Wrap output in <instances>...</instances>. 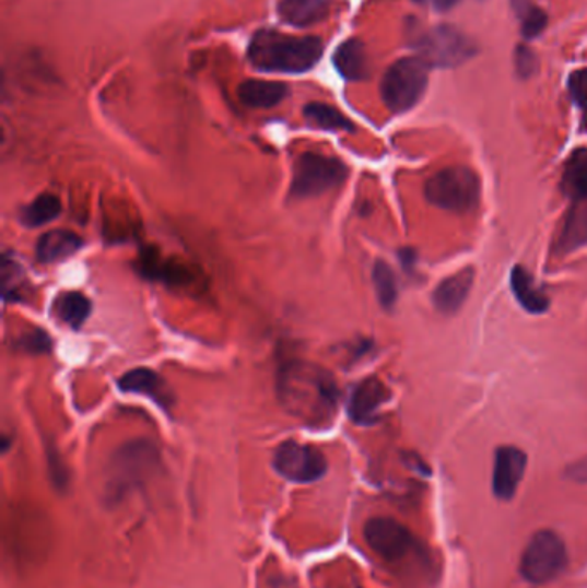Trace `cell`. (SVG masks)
I'll use <instances>...</instances> for the list:
<instances>
[{
	"mask_svg": "<svg viewBox=\"0 0 587 588\" xmlns=\"http://www.w3.org/2000/svg\"><path fill=\"white\" fill-rule=\"evenodd\" d=\"M278 395L281 403L296 419L313 427H326L338 410L337 380L325 368L314 363H284L278 372Z\"/></svg>",
	"mask_w": 587,
	"mask_h": 588,
	"instance_id": "6da1fadb",
	"label": "cell"
},
{
	"mask_svg": "<svg viewBox=\"0 0 587 588\" xmlns=\"http://www.w3.org/2000/svg\"><path fill=\"white\" fill-rule=\"evenodd\" d=\"M325 45L316 37H292L274 30H260L248 45V59L262 71L305 73L320 61Z\"/></svg>",
	"mask_w": 587,
	"mask_h": 588,
	"instance_id": "7a4b0ae2",
	"label": "cell"
},
{
	"mask_svg": "<svg viewBox=\"0 0 587 588\" xmlns=\"http://www.w3.org/2000/svg\"><path fill=\"white\" fill-rule=\"evenodd\" d=\"M425 200L436 209L470 214L481 202V179L469 167H446L427 179L424 186Z\"/></svg>",
	"mask_w": 587,
	"mask_h": 588,
	"instance_id": "3957f363",
	"label": "cell"
},
{
	"mask_svg": "<svg viewBox=\"0 0 587 588\" xmlns=\"http://www.w3.org/2000/svg\"><path fill=\"white\" fill-rule=\"evenodd\" d=\"M430 66L421 57H406L389 66L381 81V97L391 113L412 109L427 89Z\"/></svg>",
	"mask_w": 587,
	"mask_h": 588,
	"instance_id": "277c9868",
	"label": "cell"
},
{
	"mask_svg": "<svg viewBox=\"0 0 587 588\" xmlns=\"http://www.w3.org/2000/svg\"><path fill=\"white\" fill-rule=\"evenodd\" d=\"M413 49L425 64L434 68H457L476 56V44L454 26L439 25L413 38Z\"/></svg>",
	"mask_w": 587,
	"mask_h": 588,
	"instance_id": "5b68a950",
	"label": "cell"
},
{
	"mask_svg": "<svg viewBox=\"0 0 587 588\" xmlns=\"http://www.w3.org/2000/svg\"><path fill=\"white\" fill-rule=\"evenodd\" d=\"M349 176V167L340 158L326 155L302 154L293 164L292 198H313L334 190Z\"/></svg>",
	"mask_w": 587,
	"mask_h": 588,
	"instance_id": "8992f818",
	"label": "cell"
},
{
	"mask_svg": "<svg viewBox=\"0 0 587 588\" xmlns=\"http://www.w3.org/2000/svg\"><path fill=\"white\" fill-rule=\"evenodd\" d=\"M567 561V548L560 536L551 530H541L535 533L524 551L520 573L531 584H548L562 575Z\"/></svg>",
	"mask_w": 587,
	"mask_h": 588,
	"instance_id": "52a82bcc",
	"label": "cell"
},
{
	"mask_svg": "<svg viewBox=\"0 0 587 588\" xmlns=\"http://www.w3.org/2000/svg\"><path fill=\"white\" fill-rule=\"evenodd\" d=\"M275 472L295 484H310L328 472V461L319 449L308 444L286 440L274 452Z\"/></svg>",
	"mask_w": 587,
	"mask_h": 588,
	"instance_id": "ba28073f",
	"label": "cell"
},
{
	"mask_svg": "<svg viewBox=\"0 0 587 588\" xmlns=\"http://www.w3.org/2000/svg\"><path fill=\"white\" fill-rule=\"evenodd\" d=\"M157 461L154 446L145 440H134L126 444L114 456L110 467L109 491L122 492L137 485L146 473L151 472Z\"/></svg>",
	"mask_w": 587,
	"mask_h": 588,
	"instance_id": "9c48e42d",
	"label": "cell"
},
{
	"mask_svg": "<svg viewBox=\"0 0 587 588\" xmlns=\"http://www.w3.org/2000/svg\"><path fill=\"white\" fill-rule=\"evenodd\" d=\"M365 542L386 561H397L406 556L412 548V536L400 521L394 518H373L364 528Z\"/></svg>",
	"mask_w": 587,
	"mask_h": 588,
	"instance_id": "30bf717a",
	"label": "cell"
},
{
	"mask_svg": "<svg viewBox=\"0 0 587 588\" xmlns=\"http://www.w3.org/2000/svg\"><path fill=\"white\" fill-rule=\"evenodd\" d=\"M527 456L514 446H502L494 456L493 491L502 501H510L519 491L526 473Z\"/></svg>",
	"mask_w": 587,
	"mask_h": 588,
	"instance_id": "8fae6325",
	"label": "cell"
},
{
	"mask_svg": "<svg viewBox=\"0 0 587 588\" xmlns=\"http://www.w3.org/2000/svg\"><path fill=\"white\" fill-rule=\"evenodd\" d=\"M389 398L391 395L388 387L377 377L362 380L350 398V419L356 425H373L379 419V410L388 403Z\"/></svg>",
	"mask_w": 587,
	"mask_h": 588,
	"instance_id": "7c38bea8",
	"label": "cell"
},
{
	"mask_svg": "<svg viewBox=\"0 0 587 588\" xmlns=\"http://www.w3.org/2000/svg\"><path fill=\"white\" fill-rule=\"evenodd\" d=\"M118 384L122 392H137V395L146 396L166 410H169L175 403V396L171 395L166 383L151 368H133V371L126 372L119 377Z\"/></svg>",
	"mask_w": 587,
	"mask_h": 588,
	"instance_id": "4fadbf2b",
	"label": "cell"
},
{
	"mask_svg": "<svg viewBox=\"0 0 587 588\" xmlns=\"http://www.w3.org/2000/svg\"><path fill=\"white\" fill-rule=\"evenodd\" d=\"M474 269L472 267H466L457 274L450 275V278L443 279L439 282V286L434 290L433 302L437 311H442L443 315L457 314L466 303L467 296H469L472 284H474Z\"/></svg>",
	"mask_w": 587,
	"mask_h": 588,
	"instance_id": "5bb4252c",
	"label": "cell"
},
{
	"mask_svg": "<svg viewBox=\"0 0 587 588\" xmlns=\"http://www.w3.org/2000/svg\"><path fill=\"white\" fill-rule=\"evenodd\" d=\"M587 246V200H574V205L563 219L556 238V255H568Z\"/></svg>",
	"mask_w": 587,
	"mask_h": 588,
	"instance_id": "9a60e30c",
	"label": "cell"
},
{
	"mask_svg": "<svg viewBox=\"0 0 587 588\" xmlns=\"http://www.w3.org/2000/svg\"><path fill=\"white\" fill-rule=\"evenodd\" d=\"M83 239L73 231L54 230L37 243V258L42 263L62 262L82 248Z\"/></svg>",
	"mask_w": 587,
	"mask_h": 588,
	"instance_id": "2e32d148",
	"label": "cell"
},
{
	"mask_svg": "<svg viewBox=\"0 0 587 588\" xmlns=\"http://www.w3.org/2000/svg\"><path fill=\"white\" fill-rule=\"evenodd\" d=\"M287 95V86L278 81L247 80L239 85L238 97L248 107L269 109Z\"/></svg>",
	"mask_w": 587,
	"mask_h": 588,
	"instance_id": "e0dca14e",
	"label": "cell"
},
{
	"mask_svg": "<svg viewBox=\"0 0 587 588\" xmlns=\"http://www.w3.org/2000/svg\"><path fill=\"white\" fill-rule=\"evenodd\" d=\"M512 291L515 298L529 314H544L550 307L547 294L535 284V279L523 266H515L510 278Z\"/></svg>",
	"mask_w": 587,
	"mask_h": 588,
	"instance_id": "ac0fdd59",
	"label": "cell"
},
{
	"mask_svg": "<svg viewBox=\"0 0 587 588\" xmlns=\"http://www.w3.org/2000/svg\"><path fill=\"white\" fill-rule=\"evenodd\" d=\"M334 66H337L338 73L347 80H365L369 74V62H367L364 44L356 38L341 44L334 52Z\"/></svg>",
	"mask_w": 587,
	"mask_h": 588,
	"instance_id": "d6986e66",
	"label": "cell"
},
{
	"mask_svg": "<svg viewBox=\"0 0 587 588\" xmlns=\"http://www.w3.org/2000/svg\"><path fill=\"white\" fill-rule=\"evenodd\" d=\"M329 0H280L278 13L293 26H308L328 14Z\"/></svg>",
	"mask_w": 587,
	"mask_h": 588,
	"instance_id": "ffe728a7",
	"label": "cell"
},
{
	"mask_svg": "<svg viewBox=\"0 0 587 588\" xmlns=\"http://www.w3.org/2000/svg\"><path fill=\"white\" fill-rule=\"evenodd\" d=\"M54 314L66 326L80 329L92 314V302L83 293L69 291V293H62L61 296H57L56 302H54Z\"/></svg>",
	"mask_w": 587,
	"mask_h": 588,
	"instance_id": "44dd1931",
	"label": "cell"
},
{
	"mask_svg": "<svg viewBox=\"0 0 587 588\" xmlns=\"http://www.w3.org/2000/svg\"><path fill=\"white\" fill-rule=\"evenodd\" d=\"M562 188L574 200H587V149H577L563 167Z\"/></svg>",
	"mask_w": 587,
	"mask_h": 588,
	"instance_id": "7402d4cb",
	"label": "cell"
},
{
	"mask_svg": "<svg viewBox=\"0 0 587 588\" xmlns=\"http://www.w3.org/2000/svg\"><path fill=\"white\" fill-rule=\"evenodd\" d=\"M304 116L310 125L326 131H353L355 129L349 117L331 105L320 104V102L305 105Z\"/></svg>",
	"mask_w": 587,
	"mask_h": 588,
	"instance_id": "603a6c76",
	"label": "cell"
},
{
	"mask_svg": "<svg viewBox=\"0 0 587 588\" xmlns=\"http://www.w3.org/2000/svg\"><path fill=\"white\" fill-rule=\"evenodd\" d=\"M61 200L56 195L44 193L35 198L30 205L21 210V222L28 227H40L49 224L61 214Z\"/></svg>",
	"mask_w": 587,
	"mask_h": 588,
	"instance_id": "cb8c5ba5",
	"label": "cell"
},
{
	"mask_svg": "<svg viewBox=\"0 0 587 588\" xmlns=\"http://www.w3.org/2000/svg\"><path fill=\"white\" fill-rule=\"evenodd\" d=\"M515 14L519 17L520 30L527 40L538 37L544 32L548 25V16L543 9L532 2V0H512Z\"/></svg>",
	"mask_w": 587,
	"mask_h": 588,
	"instance_id": "d4e9b609",
	"label": "cell"
},
{
	"mask_svg": "<svg viewBox=\"0 0 587 588\" xmlns=\"http://www.w3.org/2000/svg\"><path fill=\"white\" fill-rule=\"evenodd\" d=\"M374 287H376L377 299L383 308L389 310L395 307L398 298L397 278L388 263L377 260L373 269Z\"/></svg>",
	"mask_w": 587,
	"mask_h": 588,
	"instance_id": "484cf974",
	"label": "cell"
},
{
	"mask_svg": "<svg viewBox=\"0 0 587 588\" xmlns=\"http://www.w3.org/2000/svg\"><path fill=\"white\" fill-rule=\"evenodd\" d=\"M568 90H571L572 101L583 110V125L587 129V68L571 74Z\"/></svg>",
	"mask_w": 587,
	"mask_h": 588,
	"instance_id": "4316f807",
	"label": "cell"
},
{
	"mask_svg": "<svg viewBox=\"0 0 587 588\" xmlns=\"http://www.w3.org/2000/svg\"><path fill=\"white\" fill-rule=\"evenodd\" d=\"M17 346L21 350L28 351V353H49L50 348H52V341H50L47 332L40 331V329H32V331L21 336Z\"/></svg>",
	"mask_w": 587,
	"mask_h": 588,
	"instance_id": "83f0119b",
	"label": "cell"
},
{
	"mask_svg": "<svg viewBox=\"0 0 587 588\" xmlns=\"http://www.w3.org/2000/svg\"><path fill=\"white\" fill-rule=\"evenodd\" d=\"M13 260H9L8 255H4L2 260V281H4V298L17 299V290H20L21 270L17 269Z\"/></svg>",
	"mask_w": 587,
	"mask_h": 588,
	"instance_id": "f1b7e54d",
	"label": "cell"
},
{
	"mask_svg": "<svg viewBox=\"0 0 587 588\" xmlns=\"http://www.w3.org/2000/svg\"><path fill=\"white\" fill-rule=\"evenodd\" d=\"M538 57L535 50L529 49L527 45H519L515 50V68L520 78H531L538 71Z\"/></svg>",
	"mask_w": 587,
	"mask_h": 588,
	"instance_id": "f546056e",
	"label": "cell"
},
{
	"mask_svg": "<svg viewBox=\"0 0 587 588\" xmlns=\"http://www.w3.org/2000/svg\"><path fill=\"white\" fill-rule=\"evenodd\" d=\"M567 477L574 482L586 484L587 482V456L583 460L575 461L567 468Z\"/></svg>",
	"mask_w": 587,
	"mask_h": 588,
	"instance_id": "4dcf8cb0",
	"label": "cell"
},
{
	"mask_svg": "<svg viewBox=\"0 0 587 588\" xmlns=\"http://www.w3.org/2000/svg\"><path fill=\"white\" fill-rule=\"evenodd\" d=\"M415 2L430 5V8L436 9V11H450L460 0H415Z\"/></svg>",
	"mask_w": 587,
	"mask_h": 588,
	"instance_id": "1f68e13d",
	"label": "cell"
}]
</instances>
